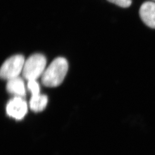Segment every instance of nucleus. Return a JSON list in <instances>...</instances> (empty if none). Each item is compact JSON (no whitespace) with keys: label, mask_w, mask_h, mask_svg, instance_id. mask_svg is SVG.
I'll list each match as a JSON object with an SVG mask.
<instances>
[{"label":"nucleus","mask_w":155,"mask_h":155,"mask_svg":"<svg viewBox=\"0 0 155 155\" xmlns=\"http://www.w3.org/2000/svg\"><path fill=\"white\" fill-rule=\"evenodd\" d=\"M68 61L63 57L54 60L42 75L43 84L48 87H54L62 83L68 73Z\"/></svg>","instance_id":"obj_1"},{"label":"nucleus","mask_w":155,"mask_h":155,"mask_svg":"<svg viewBox=\"0 0 155 155\" xmlns=\"http://www.w3.org/2000/svg\"><path fill=\"white\" fill-rule=\"evenodd\" d=\"M27 103L20 97H16L11 100L6 107L8 115L16 120L23 119L27 112Z\"/></svg>","instance_id":"obj_4"},{"label":"nucleus","mask_w":155,"mask_h":155,"mask_svg":"<svg viewBox=\"0 0 155 155\" xmlns=\"http://www.w3.org/2000/svg\"><path fill=\"white\" fill-rule=\"evenodd\" d=\"M28 88L32 94V96L39 95V85L36 80L28 81Z\"/></svg>","instance_id":"obj_8"},{"label":"nucleus","mask_w":155,"mask_h":155,"mask_svg":"<svg viewBox=\"0 0 155 155\" xmlns=\"http://www.w3.org/2000/svg\"></svg>","instance_id":"obj_10"},{"label":"nucleus","mask_w":155,"mask_h":155,"mask_svg":"<svg viewBox=\"0 0 155 155\" xmlns=\"http://www.w3.org/2000/svg\"><path fill=\"white\" fill-rule=\"evenodd\" d=\"M109 2L113 3L122 8H128L132 4V0H107Z\"/></svg>","instance_id":"obj_9"},{"label":"nucleus","mask_w":155,"mask_h":155,"mask_svg":"<svg viewBox=\"0 0 155 155\" xmlns=\"http://www.w3.org/2000/svg\"><path fill=\"white\" fill-rule=\"evenodd\" d=\"M140 19L150 28L155 29V3L147 1L140 6L139 10Z\"/></svg>","instance_id":"obj_5"},{"label":"nucleus","mask_w":155,"mask_h":155,"mask_svg":"<svg viewBox=\"0 0 155 155\" xmlns=\"http://www.w3.org/2000/svg\"><path fill=\"white\" fill-rule=\"evenodd\" d=\"M25 62L22 55L18 54L10 57L2 66L0 71L2 79L9 80L18 77L23 71Z\"/></svg>","instance_id":"obj_3"},{"label":"nucleus","mask_w":155,"mask_h":155,"mask_svg":"<svg viewBox=\"0 0 155 155\" xmlns=\"http://www.w3.org/2000/svg\"><path fill=\"white\" fill-rule=\"evenodd\" d=\"M6 88L8 92L17 97H23L26 95L25 84L20 78L16 77L8 80Z\"/></svg>","instance_id":"obj_6"},{"label":"nucleus","mask_w":155,"mask_h":155,"mask_svg":"<svg viewBox=\"0 0 155 155\" xmlns=\"http://www.w3.org/2000/svg\"><path fill=\"white\" fill-rule=\"evenodd\" d=\"M46 59L43 54L36 53L25 61L22 71L23 76L28 81L36 80L44 73Z\"/></svg>","instance_id":"obj_2"},{"label":"nucleus","mask_w":155,"mask_h":155,"mask_svg":"<svg viewBox=\"0 0 155 155\" xmlns=\"http://www.w3.org/2000/svg\"><path fill=\"white\" fill-rule=\"evenodd\" d=\"M48 103V98L45 95L32 96L30 101V107L32 111L39 112L45 108Z\"/></svg>","instance_id":"obj_7"}]
</instances>
